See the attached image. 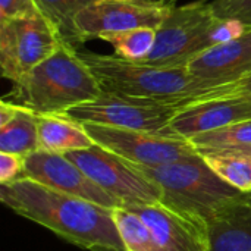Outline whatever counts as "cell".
I'll use <instances>...</instances> for the list:
<instances>
[{"label": "cell", "instance_id": "obj_1", "mask_svg": "<svg viewBox=\"0 0 251 251\" xmlns=\"http://www.w3.org/2000/svg\"><path fill=\"white\" fill-rule=\"evenodd\" d=\"M0 200L16 215L76 247L125 250L113 221V209L51 190L29 178L0 184Z\"/></svg>", "mask_w": 251, "mask_h": 251}, {"label": "cell", "instance_id": "obj_2", "mask_svg": "<svg viewBox=\"0 0 251 251\" xmlns=\"http://www.w3.org/2000/svg\"><path fill=\"white\" fill-rule=\"evenodd\" d=\"M78 54L106 93L151 100L176 109L213 97L238 94V81L215 85L196 78L187 65L159 66L129 62L115 54H99L81 49Z\"/></svg>", "mask_w": 251, "mask_h": 251}, {"label": "cell", "instance_id": "obj_3", "mask_svg": "<svg viewBox=\"0 0 251 251\" xmlns=\"http://www.w3.org/2000/svg\"><path fill=\"white\" fill-rule=\"evenodd\" d=\"M101 91L78 49L62 43L54 53L13 84L4 100L37 115H62L74 106L94 100Z\"/></svg>", "mask_w": 251, "mask_h": 251}, {"label": "cell", "instance_id": "obj_4", "mask_svg": "<svg viewBox=\"0 0 251 251\" xmlns=\"http://www.w3.org/2000/svg\"><path fill=\"white\" fill-rule=\"evenodd\" d=\"M138 168L162 188L163 204L206 226L246 193L222 179L200 153L159 166Z\"/></svg>", "mask_w": 251, "mask_h": 251}, {"label": "cell", "instance_id": "obj_5", "mask_svg": "<svg viewBox=\"0 0 251 251\" xmlns=\"http://www.w3.org/2000/svg\"><path fill=\"white\" fill-rule=\"evenodd\" d=\"M122 207H140L163 201L162 188L135 163L94 144L65 154Z\"/></svg>", "mask_w": 251, "mask_h": 251}, {"label": "cell", "instance_id": "obj_6", "mask_svg": "<svg viewBox=\"0 0 251 251\" xmlns=\"http://www.w3.org/2000/svg\"><path fill=\"white\" fill-rule=\"evenodd\" d=\"M176 110L169 104L101 91L94 100L74 106L62 115L78 124L174 135L169 131V124Z\"/></svg>", "mask_w": 251, "mask_h": 251}, {"label": "cell", "instance_id": "obj_7", "mask_svg": "<svg viewBox=\"0 0 251 251\" xmlns=\"http://www.w3.org/2000/svg\"><path fill=\"white\" fill-rule=\"evenodd\" d=\"M210 1L199 0L174 6L157 28L156 43L144 63L159 66L187 65L207 50L206 35L215 21Z\"/></svg>", "mask_w": 251, "mask_h": 251}, {"label": "cell", "instance_id": "obj_8", "mask_svg": "<svg viewBox=\"0 0 251 251\" xmlns=\"http://www.w3.org/2000/svg\"><path fill=\"white\" fill-rule=\"evenodd\" d=\"M62 43L53 24L41 13L0 22L1 75L12 84L19 82Z\"/></svg>", "mask_w": 251, "mask_h": 251}, {"label": "cell", "instance_id": "obj_9", "mask_svg": "<svg viewBox=\"0 0 251 251\" xmlns=\"http://www.w3.org/2000/svg\"><path fill=\"white\" fill-rule=\"evenodd\" d=\"M93 141L119 157L141 166H159L197 154L190 140L178 135L81 124Z\"/></svg>", "mask_w": 251, "mask_h": 251}, {"label": "cell", "instance_id": "obj_10", "mask_svg": "<svg viewBox=\"0 0 251 251\" xmlns=\"http://www.w3.org/2000/svg\"><path fill=\"white\" fill-rule=\"evenodd\" d=\"M174 6H147L128 0H93L75 18L82 43L106 32L132 28L157 29Z\"/></svg>", "mask_w": 251, "mask_h": 251}, {"label": "cell", "instance_id": "obj_11", "mask_svg": "<svg viewBox=\"0 0 251 251\" xmlns=\"http://www.w3.org/2000/svg\"><path fill=\"white\" fill-rule=\"evenodd\" d=\"M22 178H29L51 190L71 194L109 209L122 207L118 200L101 190L82 169L60 153L37 150L25 157Z\"/></svg>", "mask_w": 251, "mask_h": 251}, {"label": "cell", "instance_id": "obj_12", "mask_svg": "<svg viewBox=\"0 0 251 251\" xmlns=\"http://www.w3.org/2000/svg\"><path fill=\"white\" fill-rule=\"evenodd\" d=\"M251 121V97L229 94L187 104L174 115L169 131L182 138Z\"/></svg>", "mask_w": 251, "mask_h": 251}, {"label": "cell", "instance_id": "obj_13", "mask_svg": "<svg viewBox=\"0 0 251 251\" xmlns=\"http://www.w3.org/2000/svg\"><path fill=\"white\" fill-rule=\"evenodd\" d=\"M129 209L146 221L160 251H209L207 226L204 224L163 203Z\"/></svg>", "mask_w": 251, "mask_h": 251}, {"label": "cell", "instance_id": "obj_14", "mask_svg": "<svg viewBox=\"0 0 251 251\" xmlns=\"http://www.w3.org/2000/svg\"><path fill=\"white\" fill-rule=\"evenodd\" d=\"M199 79L215 85L232 84L251 74V28L241 37L210 47L187 63Z\"/></svg>", "mask_w": 251, "mask_h": 251}, {"label": "cell", "instance_id": "obj_15", "mask_svg": "<svg viewBox=\"0 0 251 251\" xmlns=\"http://www.w3.org/2000/svg\"><path fill=\"white\" fill-rule=\"evenodd\" d=\"M209 251H251V191H246L207 224Z\"/></svg>", "mask_w": 251, "mask_h": 251}, {"label": "cell", "instance_id": "obj_16", "mask_svg": "<svg viewBox=\"0 0 251 251\" xmlns=\"http://www.w3.org/2000/svg\"><path fill=\"white\" fill-rule=\"evenodd\" d=\"M40 150L66 154L85 150L96 143L85 128L65 115H38Z\"/></svg>", "mask_w": 251, "mask_h": 251}, {"label": "cell", "instance_id": "obj_17", "mask_svg": "<svg viewBox=\"0 0 251 251\" xmlns=\"http://www.w3.org/2000/svg\"><path fill=\"white\" fill-rule=\"evenodd\" d=\"M37 150H40L38 115L18 106L15 116L0 126V151L26 157Z\"/></svg>", "mask_w": 251, "mask_h": 251}, {"label": "cell", "instance_id": "obj_18", "mask_svg": "<svg viewBox=\"0 0 251 251\" xmlns=\"http://www.w3.org/2000/svg\"><path fill=\"white\" fill-rule=\"evenodd\" d=\"M91 1L93 0H35L40 13L53 24L60 40L75 49L82 44L75 18Z\"/></svg>", "mask_w": 251, "mask_h": 251}, {"label": "cell", "instance_id": "obj_19", "mask_svg": "<svg viewBox=\"0 0 251 251\" xmlns=\"http://www.w3.org/2000/svg\"><path fill=\"white\" fill-rule=\"evenodd\" d=\"M157 29L132 28L126 31L106 32L100 38L113 47V54L129 62H146L156 43Z\"/></svg>", "mask_w": 251, "mask_h": 251}, {"label": "cell", "instance_id": "obj_20", "mask_svg": "<svg viewBox=\"0 0 251 251\" xmlns=\"http://www.w3.org/2000/svg\"><path fill=\"white\" fill-rule=\"evenodd\" d=\"M113 221L126 251H160L149 225L135 210L113 209Z\"/></svg>", "mask_w": 251, "mask_h": 251}, {"label": "cell", "instance_id": "obj_21", "mask_svg": "<svg viewBox=\"0 0 251 251\" xmlns=\"http://www.w3.org/2000/svg\"><path fill=\"white\" fill-rule=\"evenodd\" d=\"M188 140L197 151L249 147L251 146V121H243L219 129L197 134Z\"/></svg>", "mask_w": 251, "mask_h": 251}, {"label": "cell", "instance_id": "obj_22", "mask_svg": "<svg viewBox=\"0 0 251 251\" xmlns=\"http://www.w3.org/2000/svg\"><path fill=\"white\" fill-rule=\"evenodd\" d=\"M200 154L228 184L241 191H251V157L216 151H201Z\"/></svg>", "mask_w": 251, "mask_h": 251}, {"label": "cell", "instance_id": "obj_23", "mask_svg": "<svg viewBox=\"0 0 251 251\" xmlns=\"http://www.w3.org/2000/svg\"><path fill=\"white\" fill-rule=\"evenodd\" d=\"M249 31L247 25L243 24L238 19L234 18H215L212 22L207 35H206V44L207 49L229 43L241 35H244Z\"/></svg>", "mask_w": 251, "mask_h": 251}, {"label": "cell", "instance_id": "obj_24", "mask_svg": "<svg viewBox=\"0 0 251 251\" xmlns=\"http://www.w3.org/2000/svg\"><path fill=\"white\" fill-rule=\"evenodd\" d=\"M210 6L216 18H234L251 28V0H212Z\"/></svg>", "mask_w": 251, "mask_h": 251}, {"label": "cell", "instance_id": "obj_25", "mask_svg": "<svg viewBox=\"0 0 251 251\" xmlns=\"http://www.w3.org/2000/svg\"><path fill=\"white\" fill-rule=\"evenodd\" d=\"M40 13L35 0H0V22Z\"/></svg>", "mask_w": 251, "mask_h": 251}, {"label": "cell", "instance_id": "obj_26", "mask_svg": "<svg viewBox=\"0 0 251 251\" xmlns=\"http://www.w3.org/2000/svg\"><path fill=\"white\" fill-rule=\"evenodd\" d=\"M25 157L0 151V184L13 182L24 175Z\"/></svg>", "mask_w": 251, "mask_h": 251}, {"label": "cell", "instance_id": "obj_27", "mask_svg": "<svg viewBox=\"0 0 251 251\" xmlns=\"http://www.w3.org/2000/svg\"><path fill=\"white\" fill-rule=\"evenodd\" d=\"M237 90L240 96H249L251 97V74L247 76H244L243 79H240L237 82Z\"/></svg>", "mask_w": 251, "mask_h": 251}, {"label": "cell", "instance_id": "obj_28", "mask_svg": "<svg viewBox=\"0 0 251 251\" xmlns=\"http://www.w3.org/2000/svg\"><path fill=\"white\" fill-rule=\"evenodd\" d=\"M216 153H225V154H238V156H247L251 157V146L249 147H241V149H228V150H210ZM201 153V151H199Z\"/></svg>", "mask_w": 251, "mask_h": 251}, {"label": "cell", "instance_id": "obj_29", "mask_svg": "<svg viewBox=\"0 0 251 251\" xmlns=\"http://www.w3.org/2000/svg\"><path fill=\"white\" fill-rule=\"evenodd\" d=\"M147 6H175V0H128Z\"/></svg>", "mask_w": 251, "mask_h": 251}, {"label": "cell", "instance_id": "obj_30", "mask_svg": "<svg viewBox=\"0 0 251 251\" xmlns=\"http://www.w3.org/2000/svg\"><path fill=\"white\" fill-rule=\"evenodd\" d=\"M91 251H126V250H118V249H109V247H96Z\"/></svg>", "mask_w": 251, "mask_h": 251}]
</instances>
